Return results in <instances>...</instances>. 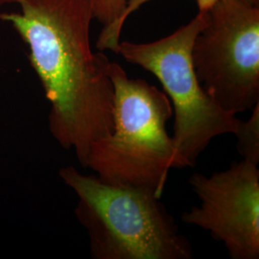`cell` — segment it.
<instances>
[{"label":"cell","mask_w":259,"mask_h":259,"mask_svg":"<svg viewBox=\"0 0 259 259\" xmlns=\"http://www.w3.org/2000/svg\"><path fill=\"white\" fill-rule=\"evenodd\" d=\"M188 183L200 200L182 215L221 242L232 259L259 258V169L248 160L233 161L211 176L192 174Z\"/></svg>","instance_id":"obj_6"},{"label":"cell","mask_w":259,"mask_h":259,"mask_svg":"<svg viewBox=\"0 0 259 259\" xmlns=\"http://www.w3.org/2000/svg\"><path fill=\"white\" fill-rule=\"evenodd\" d=\"M148 1H150V0H128V5H127L126 9L124 11V14L121 18V28H123L126 20L129 18L131 14H133L134 12H136L137 10L139 9L143 4L147 3ZM196 1H197V4H198V7H199V12H207L216 3L217 0H196ZM249 1L258 4V0H249Z\"/></svg>","instance_id":"obj_9"},{"label":"cell","mask_w":259,"mask_h":259,"mask_svg":"<svg viewBox=\"0 0 259 259\" xmlns=\"http://www.w3.org/2000/svg\"><path fill=\"white\" fill-rule=\"evenodd\" d=\"M207 12H199L190 22L156 41H120L117 54L130 64L155 75L173 104V140L181 166L193 167L211 140L234 135L240 119L205 93L192 63L195 38L204 28Z\"/></svg>","instance_id":"obj_4"},{"label":"cell","mask_w":259,"mask_h":259,"mask_svg":"<svg viewBox=\"0 0 259 259\" xmlns=\"http://www.w3.org/2000/svg\"><path fill=\"white\" fill-rule=\"evenodd\" d=\"M20 13H0L29 47L32 67L51 109L49 130L87 168L91 146L113 129L111 61L91 47L89 0H17Z\"/></svg>","instance_id":"obj_1"},{"label":"cell","mask_w":259,"mask_h":259,"mask_svg":"<svg viewBox=\"0 0 259 259\" xmlns=\"http://www.w3.org/2000/svg\"><path fill=\"white\" fill-rule=\"evenodd\" d=\"M237 139L236 148L242 159L259 164V102L251 109L249 120H240L234 134Z\"/></svg>","instance_id":"obj_8"},{"label":"cell","mask_w":259,"mask_h":259,"mask_svg":"<svg viewBox=\"0 0 259 259\" xmlns=\"http://www.w3.org/2000/svg\"><path fill=\"white\" fill-rule=\"evenodd\" d=\"M93 19L103 25L96 42L100 51L111 50L117 54L122 28L120 20L128 5V0H89Z\"/></svg>","instance_id":"obj_7"},{"label":"cell","mask_w":259,"mask_h":259,"mask_svg":"<svg viewBox=\"0 0 259 259\" xmlns=\"http://www.w3.org/2000/svg\"><path fill=\"white\" fill-rule=\"evenodd\" d=\"M192 63L199 82L223 109L251 110L259 102V5L217 0L195 38Z\"/></svg>","instance_id":"obj_5"},{"label":"cell","mask_w":259,"mask_h":259,"mask_svg":"<svg viewBox=\"0 0 259 259\" xmlns=\"http://www.w3.org/2000/svg\"><path fill=\"white\" fill-rule=\"evenodd\" d=\"M109 75L114 92L113 129L93 143L87 167L109 185L143 188L161 198L171 168H182L166 124L173 107L165 93L132 79L117 63Z\"/></svg>","instance_id":"obj_2"},{"label":"cell","mask_w":259,"mask_h":259,"mask_svg":"<svg viewBox=\"0 0 259 259\" xmlns=\"http://www.w3.org/2000/svg\"><path fill=\"white\" fill-rule=\"evenodd\" d=\"M59 174L79 199L75 212L93 258H193L191 245L154 192L109 185L73 166Z\"/></svg>","instance_id":"obj_3"},{"label":"cell","mask_w":259,"mask_h":259,"mask_svg":"<svg viewBox=\"0 0 259 259\" xmlns=\"http://www.w3.org/2000/svg\"><path fill=\"white\" fill-rule=\"evenodd\" d=\"M17 0H0V5L3 4H11V3H16Z\"/></svg>","instance_id":"obj_10"}]
</instances>
